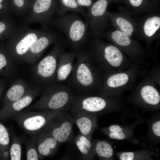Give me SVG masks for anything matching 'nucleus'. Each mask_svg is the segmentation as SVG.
Listing matches in <instances>:
<instances>
[{"instance_id": "1", "label": "nucleus", "mask_w": 160, "mask_h": 160, "mask_svg": "<svg viewBox=\"0 0 160 160\" xmlns=\"http://www.w3.org/2000/svg\"><path fill=\"white\" fill-rule=\"evenodd\" d=\"M75 52L76 60L69 86L80 95H89L100 87L102 78L87 50L82 48Z\"/></svg>"}, {"instance_id": "2", "label": "nucleus", "mask_w": 160, "mask_h": 160, "mask_svg": "<svg viewBox=\"0 0 160 160\" xmlns=\"http://www.w3.org/2000/svg\"><path fill=\"white\" fill-rule=\"evenodd\" d=\"M51 25L62 31L73 51L83 48L85 44L89 27L87 21L82 20L75 13L67 12L55 16Z\"/></svg>"}, {"instance_id": "3", "label": "nucleus", "mask_w": 160, "mask_h": 160, "mask_svg": "<svg viewBox=\"0 0 160 160\" xmlns=\"http://www.w3.org/2000/svg\"><path fill=\"white\" fill-rule=\"evenodd\" d=\"M75 95L69 87L54 83L43 88L39 99L29 109L68 111Z\"/></svg>"}, {"instance_id": "4", "label": "nucleus", "mask_w": 160, "mask_h": 160, "mask_svg": "<svg viewBox=\"0 0 160 160\" xmlns=\"http://www.w3.org/2000/svg\"><path fill=\"white\" fill-rule=\"evenodd\" d=\"M47 28L42 27L39 30L33 29L25 24L15 27L7 38L6 45L14 61H23L31 46Z\"/></svg>"}, {"instance_id": "5", "label": "nucleus", "mask_w": 160, "mask_h": 160, "mask_svg": "<svg viewBox=\"0 0 160 160\" xmlns=\"http://www.w3.org/2000/svg\"><path fill=\"white\" fill-rule=\"evenodd\" d=\"M67 111L60 110L22 111L12 118L32 137L43 130L54 120Z\"/></svg>"}, {"instance_id": "6", "label": "nucleus", "mask_w": 160, "mask_h": 160, "mask_svg": "<svg viewBox=\"0 0 160 160\" xmlns=\"http://www.w3.org/2000/svg\"><path fill=\"white\" fill-rule=\"evenodd\" d=\"M88 51L94 63L104 71L109 67H117L123 62L124 57L121 51L113 44L105 43L101 38L93 37Z\"/></svg>"}, {"instance_id": "7", "label": "nucleus", "mask_w": 160, "mask_h": 160, "mask_svg": "<svg viewBox=\"0 0 160 160\" xmlns=\"http://www.w3.org/2000/svg\"><path fill=\"white\" fill-rule=\"evenodd\" d=\"M63 46V42L58 38L50 52L34 67L33 76L40 87L55 83L59 56Z\"/></svg>"}, {"instance_id": "8", "label": "nucleus", "mask_w": 160, "mask_h": 160, "mask_svg": "<svg viewBox=\"0 0 160 160\" xmlns=\"http://www.w3.org/2000/svg\"><path fill=\"white\" fill-rule=\"evenodd\" d=\"M59 5L58 0H33L25 18L24 24L39 23L42 28H47L51 25Z\"/></svg>"}, {"instance_id": "9", "label": "nucleus", "mask_w": 160, "mask_h": 160, "mask_svg": "<svg viewBox=\"0 0 160 160\" xmlns=\"http://www.w3.org/2000/svg\"><path fill=\"white\" fill-rule=\"evenodd\" d=\"M108 0H97L88 8L87 21L93 37L101 38L103 34L109 27L107 7Z\"/></svg>"}, {"instance_id": "10", "label": "nucleus", "mask_w": 160, "mask_h": 160, "mask_svg": "<svg viewBox=\"0 0 160 160\" xmlns=\"http://www.w3.org/2000/svg\"><path fill=\"white\" fill-rule=\"evenodd\" d=\"M134 35L150 45L160 36V12L148 13L137 22Z\"/></svg>"}, {"instance_id": "11", "label": "nucleus", "mask_w": 160, "mask_h": 160, "mask_svg": "<svg viewBox=\"0 0 160 160\" xmlns=\"http://www.w3.org/2000/svg\"><path fill=\"white\" fill-rule=\"evenodd\" d=\"M74 124L72 115L66 111L54 120L43 131L48 133L61 144L71 142L73 139Z\"/></svg>"}, {"instance_id": "12", "label": "nucleus", "mask_w": 160, "mask_h": 160, "mask_svg": "<svg viewBox=\"0 0 160 160\" xmlns=\"http://www.w3.org/2000/svg\"><path fill=\"white\" fill-rule=\"evenodd\" d=\"M107 101L103 97L89 95H75L69 110L72 113H82L96 116L97 113L105 110Z\"/></svg>"}, {"instance_id": "13", "label": "nucleus", "mask_w": 160, "mask_h": 160, "mask_svg": "<svg viewBox=\"0 0 160 160\" xmlns=\"http://www.w3.org/2000/svg\"><path fill=\"white\" fill-rule=\"evenodd\" d=\"M102 37L108 40L121 50L131 56H139L143 53L137 41L119 31L109 29L103 34Z\"/></svg>"}, {"instance_id": "14", "label": "nucleus", "mask_w": 160, "mask_h": 160, "mask_svg": "<svg viewBox=\"0 0 160 160\" xmlns=\"http://www.w3.org/2000/svg\"><path fill=\"white\" fill-rule=\"evenodd\" d=\"M116 13L108 11L107 14L111 25L131 37L134 35L137 26V21L132 17L131 12L127 7H120Z\"/></svg>"}, {"instance_id": "15", "label": "nucleus", "mask_w": 160, "mask_h": 160, "mask_svg": "<svg viewBox=\"0 0 160 160\" xmlns=\"http://www.w3.org/2000/svg\"><path fill=\"white\" fill-rule=\"evenodd\" d=\"M58 38L56 33L47 29L31 46L23 61L30 64L35 63L47 48L55 43Z\"/></svg>"}, {"instance_id": "16", "label": "nucleus", "mask_w": 160, "mask_h": 160, "mask_svg": "<svg viewBox=\"0 0 160 160\" xmlns=\"http://www.w3.org/2000/svg\"><path fill=\"white\" fill-rule=\"evenodd\" d=\"M39 87L33 88L24 96L0 109V120H6L12 118L23 110L29 106L38 95Z\"/></svg>"}, {"instance_id": "17", "label": "nucleus", "mask_w": 160, "mask_h": 160, "mask_svg": "<svg viewBox=\"0 0 160 160\" xmlns=\"http://www.w3.org/2000/svg\"><path fill=\"white\" fill-rule=\"evenodd\" d=\"M31 137L34 140L40 159L53 155L61 144L44 131H42Z\"/></svg>"}, {"instance_id": "18", "label": "nucleus", "mask_w": 160, "mask_h": 160, "mask_svg": "<svg viewBox=\"0 0 160 160\" xmlns=\"http://www.w3.org/2000/svg\"><path fill=\"white\" fill-rule=\"evenodd\" d=\"M113 3L128 7L132 15L160 12V0H116Z\"/></svg>"}, {"instance_id": "19", "label": "nucleus", "mask_w": 160, "mask_h": 160, "mask_svg": "<svg viewBox=\"0 0 160 160\" xmlns=\"http://www.w3.org/2000/svg\"><path fill=\"white\" fill-rule=\"evenodd\" d=\"M76 52L73 51L69 52L65 51L63 48L58 57L56 73L55 83H59L66 80L73 71Z\"/></svg>"}, {"instance_id": "20", "label": "nucleus", "mask_w": 160, "mask_h": 160, "mask_svg": "<svg viewBox=\"0 0 160 160\" xmlns=\"http://www.w3.org/2000/svg\"><path fill=\"white\" fill-rule=\"evenodd\" d=\"M33 88L24 81L17 80L11 86L5 93L3 99V106L22 98Z\"/></svg>"}, {"instance_id": "21", "label": "nucleus", "mask_w": 160, "mask_h": 160, "mask_svg": "<svg viewBox=\"0 0 160 160\" xmlns=\"http://www.w3.org/2000/svg\"><path fill=\"white\" fill-rule=\"evenodd\" d=\"M72 114L74 124L81 134L91 139L92 135L97 127V116L82 113Z\"/></svg>"}, {"instance_id": "22", "label": "nucleus", "mask_w": 160, "mask_h": 160, "mask_svg": "<svg viewBox=\"0 0 160 160\" xmlns=\"http://www.w3.org/2000/svg\"><path fill=\"white\" fill-rule=\"evenodd\" d=\"M74 142L81 155V159L85 160L93 159V143L91 139L81 134H79L74 138Z\"/></svg>"}, {"instance_id": "23", "label": "nucleus", "mask_w": 160, "mask_h": 160, "mask_svg": "<svg viewBox=\"0 0 160 160\" xmlns=\"http://www.w3.org/2000/svg\"><path fill=\"white\" fill-rule=\"evenodd\" d=\"M14 60L5 45H0V75L9 77L15 69Z\"/></svg>"}, {"instance_id": "24", "label": "nucleus", "mask_w": 160, "mask_h": 160, "mask_svg": "<svg viewBox=\"0 0 160 160\" xmlns=\"http://www.w3.org/2000/svg\"><path fill=\"white\" fill-rule=\"evenodd\" d=\"M129 76L126 73H120L105 77L103 85H101L102 91L103 92L109 88H116L124 85L129 81Z\"/></svg>"}, {"instance_id": "25", "label": "nucleus", "mask_w": 160, "mask_h": 160, "mask_svg": "<svg viewBox=\"0 0 160 160\" xmlns=\"http://www.w3.org/2000/svg\"><path fill=\"white\" fill-rule=\"evenodd\" d=\"M9 133L6 127L0 122V160L10 159V146Z\"/></svg>"}, {"instance_id": "26", "label": "nucleus", "mask_w": 160, "mask_h": 160, "mask_svg": "<svg viewBox=\"0 0 160 160\" xmlns=\"http://www.w3.org/2000/svg\"><path fill=\"white\" fill-rule=\"evenodd\" d=\"M59 3L57 13L63 14L68 11H73L82 15L87 20V14L82 7L78 4L76 0H58Z\"/></svg>"}, {"instance_id": "27", "label": "nucleus", "mask_w": 160, "mask_h": 160, "mask_svg": "<svg viewBox=\"0 0 160 160\" xmlns=\"http://www.w3.org/2000/svg\"><path fill=\"white\" fill-rule=\"evenodd\" d=\"M93 151L100 158L104 159L111 158L113 155V150L111 145L105 141H100L93 144Z\"/></svg>"}, {"instance_id": "28", "label": "nucleus", "mask_w": 160, "mask_h": 160, "mask_svg": "<svg viewBox=\"0 0 160 160\" xmlns=\"http://www.w3.org/2000/svg\"><path fill=\"white\" fill-rule=\"evenodd\" d=\"M140 94L143 100L148 104L155 105L160 102V95L156 89L152 86H144L141 90Z\"/></svg>"}, {"instance_id": "29", "label": "nucleus", "mask_w": 160, "mask_h": 160, "mask_svg": "<svg viewBox=\"0 0 160 160\" xmlns=\"http://www.w3.org/2000/svg\"><path fill=\"white\" fill-rule=\"evenodd\" d=\"M12 143L9 150L11 160H21L22 157L21 138H19L15 132H11Z\"/></svg>"}, {"instance_id": "30", "label": "nucleus", "mask_w": 160, "mask_h": 160, "mask_svg": "<svg viewBox=\"0 0 160 160\" xmlns=\"http://www.w3.org/2000/svg\"><path fill=\"white\" fill-rule=\"evenodd\" d=\"M33 0H10L12 13L17 15L27 14Z\"/></svg>"}, {"instance_id": "31", "label": "nucleus", "mask_w": 160, "mask_h": 160, "mask_svg": "<svg viewBox=\"0 0 160 160\" xmlns=\"http://www.w3.org/2000/svg\"><path fill=\"white\" fill-rule=\"evenodd\" d=\"M21 138L22 142L25 145L26 159L27 160H40V157L33 139L32 137L29 139Z\"/></svg>"}, {"instance_id": "32", "label": "nucleus", "mask_w": 160, "mask_h": 160, "mask_svg": "<svg viewBox=\"0 0 160 160\" xmlns=\"http://www.w3.org/2000/svg\"><path fill=\"white\" fill-rule=\"evenodd\" d=\"M15 27L10 17L0 19V41L7 39Z\"/></svg>"}, {"instance_id": "33", "label": "nucleus", "mask_w": 160, "mask_h": 160, "mask_svg": "<svg viewBox=\"0 0 160 160\" xmlns=\"http://www.w3.org/2000/svg\"><path fill=\"white\" fill-rule=\"evenodd\" d=\"M108 131L109 136L112 139L122 140L125 138L122 129L118 125H111L108 128Z\"/></svg>"}, {"instance_id": "34", "label": "nucleus", "mask_w": 160, "mask_h": 160, "mask_svg": "<svg viewBox=\"0 0 160 160\" xmlns=\"http://www.w3.org/2000/svg\"><path fill=\"white\" fill-rule=\"evenodd\" d=\"M11 13L10 0H0V19L10 17Z\"/></svg>"}, {"instance_id": "35", "label": "nucleus", "mask_w": 160, "mask_h": 160, "mask_svg": "<svg viewBox=\"0 0 160 160\" xmlns=\"http://www.w3.org/2000/svg\"><path fill=\"white\" fill-rule=\"evenodd\" d=\"M134 158L133 153L130 152H123L120 156V159L121 160H132Z\"/></svg>"}, {"instance_id": "36", "label": "nucleus", "mask_w": 160, "mask_h": 160, "mask_svg": "<svg viewBox=\"0 0 160 160\" xmlns=\"http://www.w3.org/2000/svg\"><path fill=\"white\" fill-rule=\"evenodd\" d=\"M79 4L81 7H85L88 8L94 2L93 0H76Z\"/></svg>"}, {"instance_id": "37", "label": "nucleus", "mask_w": 160, "mask_h": 160, "mask_svg": "<svg viewBox=\"0 0 160 160\" xmlns=\"http://www.w3.org/2000/svg\"><path fill=\"white\" fill-rule=\"evenodd\" d=\"M152 129L153 133L156 135L160 137V121L155 123L152 126Z\"/></svg>"}, {"instance_id": "38", "label": "nucleus", "mask_w": 160, "mask_h": 160, "mask_svg": "<svg viewBox=\"0 0 160 160\" xmlns=\"http://www.w3.org/2000/svg\"><path fill=\"white\" fill-rule=\"evenodd\" d=\"M5 87V83L3 80L0 79V98L2 95Z\"/></svg>"}, {"instance_id": "39", "label": "nucleus", "mask_w": 160, "mask_h": 160, "mask_svg": "<svg viewBox=\"0 0 160 160\" xmlns=\"http://www.w3.org/2000/svg\"><path fill=\"white\" fill-rule=\"evenodd\" d=\"M111 3H113L114 1H115L116 0H108Z\"/></svg>"}]
</instances>
